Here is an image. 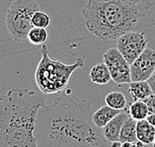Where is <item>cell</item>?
<instances>
[{
  "label": "cell",
  "instance_id": "cell-1",
  "mask_svg": "<svg viewBox=\"0 0 155 147\" xmlns=\"http://www.w3.org/2000/svg\"><path fill=\"white\" fill-rule=\"evenodd\" d=\"M92 116L89 102L70 94L46 104L37 116L38 147H112Z\"/></svg>",
  "mask_w": 155,
  "mask_h": 147
},
{
  "label": "cell",
  "instance_id": "cell-2",
  "mask_svg": "<svg viewBox=\"0 0 155 147\" xmlns=\"http://www.w3.org/2000/svg\"><path fill=\"white\" fill-rule=\"evenodd\" d=\"M46 101L45 94L26 88L0 95V147H38L36 120Z\"/></svg>",
  "mask_w": 155,
  "mask_h": 147
},
{
  "label": "cell",
  "instance_id": "cell-3",
  "mask_svg": "<svg viewBox=\"0 0 155 147\" xmlns=\"http://www.w3.org/2000/svg\"><path fill=\"white\" fill-rule=\"evenodd\" d=\"M82 14L88 31L105 41L132 31L143 17L137 3L128 0H88Z\"/></svg>",
  "mask_w": 155,
  "mask_h": 147
},
{
  "label": "cell",
  "instance_id": "cell-4",
  "mask_svg": "<svg viewBox=\"0 0 155 147\" xmlns=\"http://www.w3.org/2000/svg\"><path fill=\"white\" fill-rule=\"evenodd\" d=\"M41 57L36 69L35 81L38 88L45 95L60 93L65 90L74 71L84 66V60L81 57H77L71 64L52 59L48 54V47L45 44L41 46Z\"/></svg>",
  "mask_w": 155,
  "mask_h": 147
},
{
  "label": "cell",
  "instance_id": "cell-5",
  "mask_svg": "<svg viewBox=\"0 0 155 147\" xmlns=\"http://www.w3.org/2000/svg\"><path fill=\"white\" fill-rule=\"evenodd\" d=\"M40 10L36 0H14L6 12V29L15 41H27L28 34L33 28L32 16Z\"/></svg>",
  "mask_w": 155,
  "mask_h": 147
},
{
  "label": "cell",
  "instance_id": "cell-6",
  "mask_svg": "<svg viewBox=\"0 0 155 147\" xmlns=\"http://www.w3.org/2000/svg\"><path fill=\"white\" fill-rule=\"evenodd\" d=\"M103 62L107 65L112 80L116 84L122 86L123 84H130L131 82L130 64L117 47H111L105 52Z\"/></svg>",
  "mask_w": 155,
  "mask_h": 147
},
{
  "label": "cell",
  "instance_id": "cell-7",
  "mask_svg": "<svg viewBox=\"0 0 155 147\" xmlns=\"http://www.w3.org/2000/svg\"><path fill=\"white\" fill-rule=\"evenodd\" d=\"M116 47L127 61L131 64L147 47L145 33L130 31L124 34L119 39H117Z\"/></svg>",
  "mask_w": 155,
  "mask_h": 147
},
{
  "label": "cell",
  "instance_id": "cell-8",
  "mask_svg": "<svg viewBox=\"0 0 155 147\" xmlns=\"http://www.w3.org/2000/svg\"><path fill=\"white\" fill-rule=\"evenodd\" d=\"M155 70V51L147 47L130 64L131 81H148Z\"/></svg>",
  "mask_w": 155,
  "mask_h": 147
},
{
  "label": "cell",
  "instance_id": "cell-9",
  "mask_svg": "<svg viewBox=\"0 0 155 147\" xmlns=\"http://www.w3.org/2000/svg\"><path fill=\"white\" fill-rule=\"evenodd\" d=\"M130 118V115L127 112V110L120 111V114H118L114 119H113L109 123L101 129L102 134L105 137V139L110 143L117 142L120 140V133L122 130V127L124 126V122Z\"/></svg>",
  "mask_w": 155,
  "mask_h": 147
},
{
  "label": "cell",
  "instance_id": "cell-10",
  "mask_svg": "<svg viewBox=\"0 0 155 147\" xmlns=\"http://www.w3.org/2000/svg\"><path fill=\"white\" fill-rule=\"evenodd\" d=\"M120 111L119 110H115L109 106H103L100 109L93 113V122L95 123V126L99 129H103L107 123H109L111 120L115 118V116L120 114Z\"/></svg>",
  "mask_w": 155,
  "mask_h": 147
},
{
  "label": "cell",
  "instance_id": "cell-11",
  "mask_svg": "<svg viewBox=\"0 0 155 147\" xmlns=\"http://www.w3.org/2000/svg\"><path fill=\"white\" fill-rule=\"evenodd\" d=\"M128 92L130 93L134 101H144L153 94L148 81H131L128 87Z\"/></svg>",
  "mask_w": 155,
  "mask_h": 147
},
{
  "label": "cell",
  "instance_id": "cell-12",
  "mask_svg": "<svg viewBox=\"0 0 155 147\" xmlns=\"http://www.w3.org/2000/svg\"><path fill=\"white\" fill-rule=\"evenodd\" d=\"M137 140L147 144H152L155 137V127L150 124L147 119L137 122Z\"/></svg>",
  "mask_w": 155,
  "mask_h": 147
},
{
  "label": "cell",
  "instance_id": "cell-13",
  "mask_svg": "<svg viewBox=\"0 0 155 147\" xmlns=\"http://www.w3.org/2000/svg\"><path fill=\"white\" fill-rule=\"evenodd\" d=\"M89 78L94 84L97 85H106L112 79L111 73L104 62L98 63L92 67L89 73Z\"/></svg>",
  "mask_w": 155,
  "mask_h": 147
},
{
  "label": "cell",
  "instance_id": "cell-14",
  "mask_svg": "<svg viewBox=\"0 0 155 147\" xmlns=\"http://www.w3.org/2000/svg\"><path fill=\"white\" fill-rule=\"evenodd\" d=\"M120 142L135 143L137 141V120L132 118H128L124 122L120 133Z\"/></svg>",
  "mask_w": 155,
  "mask_h": 147
},
{
  "label": "cell",
  "instance_id": "cell-15",
  "mask_svg": "<svg viewBox=\"0 0 155 147\" xmlns=\"http://www.w3.org/2000/svg\"><path fill=\"white\" fill-rule=\"evenodd\" d=\"M126 110L130 118L135 119L137 122L141 119H146L149 115L148 108H147L144 101H134Z\"/></svg>",
  "mask_w": 155,
  "mask_h": 147
},
{
  "label": "cell",
  "instance_id": "cell-16",
  "mask_svg": "<svg viewBox=\"0 0 155 147\" xmlns=\"http://www.w3.org/2000/svg\"><path fill=\"white\" fill-rule=\"evenodd\" d=\"M106 105L115 110L123 111L127 107V98L120 92H111L105 98Z\"/></svg>",
  "mask_w": 155,
  "mask_h": 147
},
{
  "label": "cell",
  "instance_id": "cell-17",
  "mask_svg": "<svg viewBox=\"0 0 155 147\" xmlns=\"http://www.w3.org/2000/svg\"><path fill=\"white\" fill-rule=\"evenodd\" d=\"M48 32L47 29L33 27L28 34L27 41L34 46H43L48 40Z\"/></svg>",
  "mask_w": 155,
  "mask_h": 147
},
{
  "label": "cell",
  "instance_id": "cell-18",
  "mask_svg": "<svg viewBox=\"0 0 155 147\" xmlns=\"http://www.w3.org/2000/svg\"><path fill=\"white\" fill-rule=\"evenodd\" d=\"M51 24V16L43 10H38L32 16L33 27L47 29Z\"/></svg>",
  "mask_w": 155,
  "mask_h": 147
},
{
  "label": "cell",
  "instance_id": "cell-19",
  "mask_svg": "<svg viewBox=\"0 0 155 147\" xmlns=\"http://www.w3.org/2000/svg\"><path fill=\"white\" fill-rule=\"evenodd\" d=\"M147 108H148L149 115L155 114V94L153 93L152 95H150L148 98H146L144 100Z\"/></svg>",
  "mask_w": 155,
  "mask_h": 147
},
{
  "label": "cell",
  "instance_id": "cell-20",
  "mask_svg": "<svg viewBox=\"0 0 155 147\" xmlns=\"http://www.w3.org/2000/svg\"><path fill=\"white\" fill-rule=\"evenodd\" d=\"M148 83H149V85H150L151 89H152L153 93L155 94V70H154L153 74L151 75V77L148 79Z\"/></svg>",
  "mask_w": 155,
  "mask_h": 147
},
{
  "label": "cell",
  "instance_id": "cell-21",
  "mask_svg": "<svg viewBox=\"0 0 155 147\" xmlns=\"http://www.w3.org/2000/svg\"><path fill=\"white\" fill-rule=\"evenodd\" d=\"M147 122H148L150 124H152V126L155 127V114H151V115H148V116L146 118Z\"/></svg>",
  "mask_w": 155,
  "mask_h": 147
},
{
  "label": "cell",
  "instance_id": "cell-22",
  "mask_svg": "<svg viewBox=\"0 0 155 147\" xmlns=\"http://www.w3.org/2000/svg\"><path fill=\"white\" fill-rule=\"evenodd\" d=\"M144 5H145V9L148 10L151 8V7L155 6V0H148V1L144 3Z\"/></svg>",
  "mask_w": 155,
  "mask_h": 147
},
{
  "label": "cell",
  "instance_id": "cell-23",
  "mask_svg": "<svg viewBox=\"0 0 155 147\" xmlns=\"http://www.w3.org/2000/svg\"><path fill=\"white\" fill-rule=\"evenodd\" d=\"M135 144H137V147H145V144H144V143H142L141 141H139V140H137V142H135Z\"/></svg>",
  "mask_w": 155,
  "mask_h": 147
},
{
  "label": "cell",
  "instance_id": "cell-24",
  "mask_svg": "<svg viewBox=\"0 0 155 147\" xmlns=\"http://www.w3.org/2000/svg\"><path fill=\"white\" fill-rule=\"evenodd\" d=\"M128 1H131V2H134V3H137V4H138V3H140V2H143L144 0H128Z\"/></svg>",
  "mask_w": 155,
  "mask_h": 147
},
{
  "label": "cell",
  "instance_id": "cell-25",
  "mask_svg": "<svg viewBox=\"0 0 155 147\" xmlns=\"http://www.w3.org/2000/svg\"><path fill=\"white\" fill-rule=\"evenodd\" d=\"M152 147H155V137H154V140H153V143H152Z\"/></svg>",
  "mask_w": 155,
  "mask_h": 147
}]
</instances>
